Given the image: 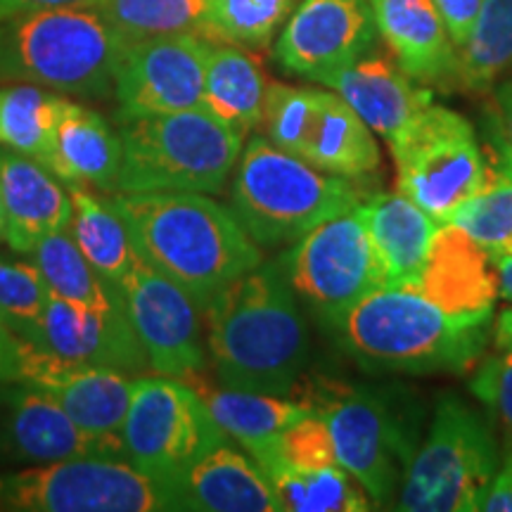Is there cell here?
I'll list each match as a JSON object with an SVG mask.
<instances>
[{
	"mask_svg": "<svg viewBox=\"0 0 512 512\" xmlns=\"http://www.w3.org/2000/svg\"><path fill=\"white\" fill-rule=\"evenodd\" d=\"M292 5L294 0H207L211 41L264 48Z\"/></svg>",
	"mask_w": 512,
	"mask_h": 512,
	"instance_id": "cell-36",
	"label": "cell"
},
{
	"mask_svg": "<svg viewBox=\"0 0 512 512\" xmlns=\"http://www.w3.org/2000/svg\"><path fill=\"white\" fill-rule=\"evenodd\" d=\"M235 166L230 209L259 247L294 245L368 195L358 181L325 174L264 136L249 138Z\"/></svg>",
	"mask_w": 512,
	"mask_h": 512,
	"instance_id": "cell-5",
	"label": "cell"
},
{
	"mask_svg": "<svg viewBox=\"0 0 512 512\" xmlns=\"http://www.w3.org/2000/svg\"><path fill=\"white\" fill-rule=\"evenodd\" d=\"M133 249L190 294L197 309L264 261L235 211L204 192H112Z\"/></svg>",
	"mask_w": 512,
	"mask_h": 512,
	"instance_id": "cell-2",
	"label": "cell"
},
{
	"mask_svg": "<svg viewBox=\"0 0 512 512\" xmlns=\"http://www.w3.org/2000/svg\"><path fill=\"white\" fill-rule=\"evenodd\" d=\"M0 188L5 204V240L15 252H34L48 235L69 228V192L36 159L0 145Z\"/></svg>",
	"mask_w": 512,
	"mask_h": 512,
	"instance_id": "cell-21",
	"label": "cell"
},
{
	"mask_svg": "<svg viewBox=\"0 0 512 512\" xmlns=\"http://www.w3.org/2000/svg\"><path fill=\"white\" fill-rule=\"evenodd\" d=\"M494 339H496L498 349L512 351V309H503L496 316Z\"/></svg>",
	"mask_w": 512,
	"mask_h": 512,
	"instance_id": "cell-46",
	"label": "cell"
},
{
	"mask_svg": "<svg viewBox=\"0 0 512 512\" xmlns=\"http://www.w3.org/2000/svg\"><path fill=\"white\" fill-rule=\"evenodd\" d=\"M339 98L354 107L358 117L373 128V133L392 147L411 131L415 119L432 102V93L415 88L413 79L387 57L368 55L337 69L320 81Z\"/></svg>",
	"mask_w": 512,
	"mask_h": 512,
	"instance_id": "cell-20",
	"label": "cell"
},
{
	"mask_svg": "<svg viewBox=\"0 0 512 512\" xmlns=\"http://www.w3.org/2000/svg\"><path fill=\"white\" fill-rule=\"evenodd\" d=\"M512 67V0H482L475 27L458 50V79L486 91Z\"/></svg>",
	"mask_w": 512,
	"mask_h": 512,
	"instance_id": "cell-33",
	"label": "cell"
},
{
	"mask_svg": "<svg viewBox=\"0 0 512 512\" xmlns=\"http://www.w3.org/2000/svg\"><path fill=\"white\" fill-rule=\"evenodd\" d=\"M254 463L264 470V475L275 467L320 470V467L342 465L337 458L335 444H332L328 425L313 411L306 418L294 422L292 427H287L261 456L254 458Z\"/></svg>",
	"mask_w": 512,
	"mask_h": 512,
	"instance_id": "cell-39",
	"label": "cell"
},
{
	"mask_svg": "<svg viewBox=\"0 0 512 512\" xmlns=\"http://www.w3.org/2000/svg\"><path fill=\"white\" fill-rule=\"evenodd\" d=\"M72 200L69 230L76 247L102 278L119 285L136 259L131 235L110 197L93 195L86 185L67 183Z\"/></svg>",
	"mask_w": 512,
	"mask_h": 512,
	"instance_id": "cell-29",
	"label": "cell"
},
{
	"mask_svg": "<svg viewBox=\"0 0 512 512\" xmlns=\"http://www.w3.org/2000/svg\"><path fill=\"white\" fill-rule=\"evenodd\" d=\"M344 354L368 373H463L482 358L491 320L453 318L411 287H377L335 328Z\"/></svg>",
	"mask_w": 512,
	"mask_h": 512,
	"instance_id": "cell-3",
	"label": "cell"
},
{
	"mask_svg": "<svg viewBox=\"0 0 512 512\" xmlns=\"http://www.w3.org/2000/svg\"><path fill=\"white\" fill-rule=\"evenodd\" d=\"M432 3L439 12L441 22H444L448 36H451L453 46L460 50L470 38L472 27H475L482 0H432Z\"/></svg>",
	"mask_w": 512,
	"mask_h": 512,
	"instance_id": "cell-42",
	"label": "cell"
},
{
	"mask_svg": "<svg viewBox=\"0 0 512 512\" xmlns=\"http://www.w3.org/2000/svg\"><path fill=\"white\" fill-rule=\"evenodd\" d=\"M389 150L399 192L411 197L437 223L451 221L489 183V164L475 126L444 105L430 102L411 131Z\"/></svg>",
	"mask_w": 512,
	"mask_h": 512,
	"instance_id": "cell-9",
	"label": "cell"
},
{
	"mask_svg": "<svg viewBox=\"0 0 512 512\" xmlns=\"http://www.w3.org/2000/svg\"><path fill=\"white\" fill-rule=\"evenodd\" d=\"M219 382L242 392L290 396L309 361V330L283 261H261L202 311Z\"/></svg>",
	"mask_w": 512,
	"mask_h": 512,
	"instance_id": "cell-1",
	"label": "cell"
},
{
	"mask_svg": "<svg viewBox=\"0 0 512 512\" xmlns=\"http://www.w3.org/2000/svg\"><path fill=\"white\" fill-rule=\"evenodd\" d=\"M100 0H0V19L55 8H95Z\"/></svg>",
	"mask_w": 512,
	"mask_h": 512,
	"instance_id": "cell-45",
	"label": "cell"
},
{
	"mask_svg": "<svg viewBox=\"0 0 512 512\" xmlns=\"http://www.w3.org/2000/svg\"><path fill=\"white\" fill-rule=\"evenodd\" d=\"M309 406L328 425L344 470L361 482L375 508H389L415 453L392 401L370 387L323 384Z\"/></svg>",
	"mask_w": 512,
	"mask_h": 512,
	"instance_id": "cell-11",
	"label": "cell"
},
{
	"mask_svg": "<svg viewBox=\"0 0 512 512\" xmlns=\"http://www.w3.org/2000/svg\"><path fill=\"white\" fill-rule=\"evenodd\" d=\"M448 223L463 228L494 264L512 256V178L491 174L484 190L467 200Z\"/></svg>",
	"mask_w": 512,
	"mask_h": 512,
	"instance_id": "cell-35",
	"label": "cell"
},
{
	"mask_svg": "<svg viewBox=\"0 0 512 512\" xmlns=\"http://www.w3.org/2000/svg\"><path fill=\"white\" fill-rule=\"evenodd\" d=\"M482 510L512 512V441L505 446L494 482H491L482 501Z\"/></svg>",
	"mask_w": 512,
	"mask_h": 512,
	"instance_id": "cell-43",
	"label": "cell"
},
{
	"mask_svg": "<svg viewBox=\"0 0 512 512\" xmlns=\"http://www.w3.org/2000/svg\"><path fill=\"white\" fill-rule=\"evenodd\" d=\"M384 287H413L427 264L439 223L403 192H375L358 204Z\"/></svg>",
	"mask_w": 512,
	"mask_h": 512,
	"instance_id": "cell-22",
	"label": "cell"
},
{
	"mask_svg": "<svg viewBox=\"0 0 512 512\" xmlns=\"http://www.w3.org/2000/svg\"><path fill=\"white\" fill-rule=\"evenodd\" d=\"M501 451L494 427L460 396L444 394L425 441L403 470L394 508L403 512H475L494 482Z\"/></svg>",
	"mask_w": 512,
	"mask_h": 512,
	"instance_id": "cell-7",
	"label": "cell"
},
{
	"mask_svg": "<svg viewBox=\"0 0 512 512\" xmlns=\"http://www.w3.org/2000/svg\"><path fill=\"white\" fill-rule=\"evenodd\" d=\"M370 0H304L275 43L285 72L320 83L375 48Z\"/></svg>",
	"mask_w": 512,
	"mask_h": 512,
	"instance_id": "cell-15",
	"label": "cell"
},
{
	"mask_svg": "<svg viewBox=\"0 0 512 512\" xmlns=\"http://www.w3.org/2000/svg\"><path fill=\"white\" fill-rule=\"evenodd\" d=\"M126 316L157 375L192 382L204 368L202 311L181 285L136 254L119 283Z\"/></svg>",
	"mask_w": 512,
	"mask_h": 512,
	"instance_id": "cell-14",
	"label": "cell"
},
{
	"mask_svg": "<svg viewBox=\"0 0 512 512\" xmlns=\"http://www.w3.org/2000/svg\"><path fill=\"white\" fill-rule=\"evenodd\" d=\"M190 384L207 401L209 413L219 422L226 437H233L240 446H245L252 458L261 456L287 427L311 413L309 403L287 399V396L242 392V389L228 387L209 389L200 380Z\"/></svg>",
	"mask_w": 512,
	"mask_h": 512,
	"instance_id": "cell-27",
	"label": "cell"
},
{
	"mask_svg": "<svg viewBox=\"0 0 512 512\" xmlns=\"http://www.w3.org/2000/svg\"><path fill=\"white\" fill-rule=\"evenodd\" d=\"M31 254H34V264L41 268L48 292L53 297L100 311H126L119 285L102 278L88 264L72 235H67V230L48 235L46 240L38 242Z\"/></svg>",
	"mask_w": 512,
	"mask_h": 512,
	"instance_id": "cell-30",
	"label": "cell"
},
{
	"mask_svg": "<svg viewBox=\"0 0 512 512\" xmlns=\"http://www.w3.org/2000/svg\"><path fill=\"white\" fill-rule=\"evenodd\" d=\"M117 190L216 195L238 164L245 136L209 107L119 121Z\"/></svg>",
	"mask_w": 512,
	"mask_h": 512,
	"instance_id": "cell-6",
	"label": "cell"
},
{
	"mask_svg": "<svg viewBox=\"0 0 512 512\" xmlns=\"http://www.w3.org/2000/svg\"><path fill=\"white\" fill-rule=\"evenodd\" d=\"M128 41L98 8H55L0 19V81L105 98Z\"/></svg>",
	"mask_w": 512,
	"mask_h": 512,
	"instance_id": "cell-4",
	"label": "cell"
},
{
	"mask_svg": "<svg viewBox=\"0 0 512 512\" xmlns=\"http://www.w3.org/2000/svg\"><path fill=\"white\" fill-rule=\"evenodd\" d=\"M266 79L252 55L233 43L211 41L207 55V107L216 117L247 136L264 119Z\"/></svg>",
	"mask_w": 512,
	"mask_h": 512,
	"instance_id": "cell-28",
	"label": "cell"
},
{
	"mask_svg": "<svg viewBox=\"0 0 512 512\" xmlns=\"http://www.w3.org/2000/svg\"><path fill=\"white\" fill-rule=\"evenodd\" d=\"M50 292L36 264L0 261V316L24 342L38 347Z\"/></svg>",
	"mask_w": 512,
	"mask_h": 512,
	"instance_id": "cell-38",
	"label": "cell"
},
{
	"mask_svg": "<svg viewBox=\"0 0 512 512\" xmlns=\"http://www.w3.org/2000/svg\"><path fill=\"white\" fill-rule=\"evenodd\" d=\"M17 382L50 396L81 427L98 434H121L133 394V380L121 370L83 366L29 342H22Z\"/></svg>",
	"mask_w": 512,
	"mask_h": 512,
	"instance_id": "cell-16",
	"label": "cell"
},
{
	"mask_svg": "<svg viewBox=\"0 0 512 512\" xmlns=\"http://www.w3.org/2000/svg\"><path fill=\"white\" fill-rule=\"evenodd\" d=\"M320 95L323 91L318 88L271 83L266 88L264 119H261L266 138L283 152L302 159L306 140H309L313 121H316Z\"/></svg>",
	"mask_w": 512,
	"mask_h": 512,
	"instance_id": "cell-37",
	"label": "cell"
},
{
	"mask_svg": "<svg viewBox=\"0 0 512 512\" xmlns=\"http://www.w3.org/2000/svg\"><path fill=\"white\" fill-rule=\"evenodd\" d=\"M484 143L512 155V74L494 91V105L484 119Z\"/></svg>",
	"mask_w": 512,
	"mask_h": 512,
	"instance_id": "cell-41",
	"label": "cell"
},
{
	"mask_svg": "<svg viewBox=\"0 0 512 512\" xmlns=\"http://www.w3.org/2000/svg\"><path fill=\"white\" fill-rule=\"evenodd\" d=\"M266 477L271 479L280 510L287 512H366L375 508L361 482L342 465L320 470L275 467Z\"/></svg>",
	"mask_w": 512,
	"mask_h": 512,
	"instance_id": "cell-32",
	"label": "cell"
},
{
	"mask_svg": "<svg viewBox=\"0 0 512 512\" xmlns=\"http://www.w3.org/2000/svg\"><path fill=\"white\" fill-rule=\"evenodd\" d=\"M38 349L67 361L140 373L150 368L126 311H100L50 294L43 311Z\"/></svg>",
	"mask_w": 512,
	"mask_h": 512,
	"instance_id": "cell-19",
	"label": "cell"
},
{
	"mask_svg": "<svg viewBox=\"0 0 512 512\" xmlns=\"http://www.w3.org/2000/svg\"><path fill=\"white\" fill-rule=\"evenodd\" d=\"M211 41L169 34L131 41L114 76L117 121L207 107L204 79Z\"/></svg>",
	"mask_w": 512,
	"mask_h": 512,
	"instance_id": "cell-13",
	"label": "cell"
},
{
	"mask_svg": "<svg viewBox=\"0 0 512 512\" xmlns=\"http://www.w3.org/2000/svg\"><path fill=\"white\" fill-rule=\"evenodd\" d=\"M67 102L34 83L0 88V145L46 166Z\"/></svg>",
	"mask_w": 512,
	"mask_h": 512,
	"instance_id": "cell-31",
	"label": "cell"
},
{
	"mask_svg": "<svg viewBox=\"0 0 512 512\" xmlns=\"http://www.w3.org/2000/svg\"><path fill=\"white\" fill-rule=\"evenodd\" d=\"M280 261L297 299L328 330L366 294L382 287L380 264L358 207L320 223Z\"/></svg>",
	"mask_w": 512,
	"mask_h": 512,
	"instance_id": "cell-12",
	"label": "cell"
},
{
	"mask_svg": "<svg viewBox=\"0 0 512 512\" xmlns=\"http://www.w3.org/2000/svg\"><path fill=\"white\" fill-rule=\"evenodd\" d=\"M496 264L456 223H439L427 264L411 290L463 320H491L498 297Z\"/></svg>",
	"mask_w": 512,
	"mask_h": 512,
	"instance_id": "cell-18",
	"label": "cell"
},
{
	"mask_svg": "<svg viewBox=\"0 0 512 512\" xmlns=\"http://www.w3.org/2000/svg\"><path fill=\"white\" fill-rule=\"evenodd\" d=\"M377 34L399 67L420 83L458 76V48L432 0H370Z\"/></svg>",
	"mask_w": 512,
	"mask_h": 512,
	"instance_id": "cell-23",
	"label": "cell"
},
{
	"mask_svg": "<svg viewBox=\"0 0 512 512\" xmlns=\"http://www.w3.org/2000/svg\"><path fill=\"white\" fill-rule=\"evenodd\" d=\"M498 271V297H503L505 302H512V256L496 261Z\"/></svg>",
	"mask_w": 512,
	"mask_h": 512,
	"instance_id": "cell-47",
	"label": "cell"
},
{
	"mask_svg": "<svg viewBox=\"0 0 512 512\" xmlns=\"http://www.w3.org/2000/svg\"><path fill=\"white\" fill-rule=\"evenodd\" d=\"M183 510L202 512H278L271 479L254 458L228 444L216 446L188 467L176 482Z\"/></svg>",
	"mask_w": 512,
	"mask_h": 512,
	"instance_id": "cell-24",
	"label": "cell"
},
{
	"mask_svg": "<svg viewBox=\"0 0 512 512\" xmlns=\"http://www.w3.org/2000/svg\"><path fill=\"white\" fill-rule=\"evenodd\" d=\"M302 159L325 174L366 183L380 169V147L373 128L347 100L335 91H323Z\"/></svg>",
	"mask_w": 512,
	"mask_h": 512,
	"instance_id": "cell-26",
	"label": "cell"
},
{
	"mask_svg": "<svg viewBox=\"0 0 512 512\" xmlns=\"http://www.w3.org/2000/svg\"><path fill=\"white\" fill-rule=\"evenodd\" d=\"M0 510L159 512L183 510V501L178 486L124 458H79L0 475Z\"/></svg>",
	"mask_w": 512,
	"mask_h": 512,
	"instance_id": "cell-8",
	"label": "cell"
},
{
	"mask_svg": "<svg viewBox=\"0 0 512 512\" xmlns=\"http://www.w3.org/2000/svg\"><path fill=\"white\" fill-rule=\"evenodd\" d=\"M22 342L24 339L15 335L3 316H0V382H17Z\"/></svg>",
	"mask_w": 512,
	"mask_h": 512,
	"instance_id": "cell-44",
	"label": "cell"
},
{
	"mask_svg": "<svg viewBox=\"0 0 512 512\" xmlns=\"http://www.w3.org/2000/svg\"><path fill=\"white\" fill-rule=\"evenodd\" d=\"M95 8L126 38L200 34L211 41L207 0H100Z\"/></svg>",
	"mask_w": 512,
	"mask_h": 512,
	"instance_id": "cell-34",
	"label": "cell"
},
{
	"mask_svg": "<svg viewBox=\"0 0 512 512\" xmlns=\"http://www.w3.org/2000/svg\"><path fill=\"white\" fill-rule=\"evenodd\" d=\"M5 238V204H3V188H0V240Z\"/></svg>",
	"mask_w": 512,
	"mask_h": 512,
	"instance_id": "cell-48",
	"label": "cell"
},
{
	"mask_svg": "<svg viewBox=\"0 0 512 512\" xmlns=\"http://www.w3.org/2000/svg\"><path fill=\"white\" fill-rule=\"evenodd\" d=\"M5 441L19 460L60 463L79 458H124L121 434L86 430L60 403L29 384L17 382L5 392Z\"/></svg>",
	"mask_w": 512,
	"mask_h": 512,
	"instance_id": "cell-17",
	"label": "cell"
},
{
	"mask_svg": "<svg viewBox=\"0 0 512 512\" xmlns=\"http://www.w3.org/2000/svg\"><path fill=\"white\" fill-rule=\"evenodd\" d=\"M470 392L503 422L512 434V351L484 358L470 380Z\"/></svg>",
	"mask_w": 512,
	"mask_h": 512,
	"instance_id": "cell-40",
	"label": "cell"
},
{
	"mask_svg": "<svg viewBox=\"0 0 512 512\" xmlns=\"http://www.w3.org/2000/svg\"><path fill=\"white\" fill-rule=\"evenodd\" d=\"M46 169L62 183L117 192L121 169L119 133H114L98 112L69 100L57 124Z\"/></svg>",
	"mask_w": 512,
	"mask_h": 512,
	"instance_id": "cell-25",
	"label": "cell"
},
{
	"mask_svg": "<svg viewBox=\"0 0 512 512\" xmlns=\"http://www.w3.org/2000/svg\"><path fill=\"white\" fill-rule=\"evenodd\" d=\"M121 439L128 463L176 486L188 467L226 444V432L192 384L157 375L133 380Z\"/></svg>",
	"mask_w": 512,
	"mask_h": 512,
	"instance_id": "cell-10",
	"label": "cell"
}]
</instances>
